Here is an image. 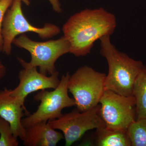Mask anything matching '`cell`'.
<instances>
[{
    "mask_svg": "<svg viewBox=\"0 0 146 146\" xmlns=\"http://www.w3.org/2000/svg\"><path fill=\"white\" fill-rule=\"evenodd\" d=\"M94 135L95 146H131L127 131L112 129L104 125L96 129Z\"/></svg>",
    "mask_w": 146,
    "mask_h": 146,
    "instance_id": "obj_12",
    "label": "cell"
},
{
    "mask_svg": "<svg viewBox=\"0 0 146 146\" xmlns=\"http://www.w3.org/2000/svg\"><path fill=\"white\" fill-rule=\"evenodd\" d=\"M101 117L107 127L127 131L136 121V101L133 96H123L105 90L100 101Z\"/></svg>",
    "mask_w": 146,
    "mask_h": 146,
    "instance_id": "obj_7",
    "label": "cell"
},
{
    "mask_svg": "<svg viewBox=\"0 0 146 146\" xmlns=\"http://www.w3.org/2000/svg\"><path fill=\"white\" fill-rule=\"evenodd\" d=\"M116 26L115 15L99 8L74 14L63 25L62 31L70 45V53L80 57L90 53L97 40L113 34Z\"/></svg>",
    "mask_w": 146,
    "mask_h": 146,
    "instance_id": "obj_1",
    "label": "cell"
},
{
    "mask_svg": "<svg viewBox=\"0 0 146 146\" xmlns=\"http://www.w3.org/2000/svg\"><path fill=\"white\" fill-rule=\"evenodd\" d=\"M16 1H19L21 2H23L26 5L29 6L30 4V2L29 0H16Z\"/></svg>",
    "mask_w": 146,
    "mask_h": 146,
    "instance_id": "obj_19",
    "label": "cell"
},
{
    "mask_svg": "<svg viewBox=\"0 0 146 146\" xmlns=\"http://www.w3.org/2000/svg\"><path fill=\"white\" fill-rule=\"evenodd\" d=\"M19 144L9 123L0 117V146H18Z\"/></svg>",
    "mask_w": 146,
    "mask_h": 146,
    "instance_id": "obj_15",
    "label": "cell"
},
{
    "mask_svg": "<svg viewBox=\"0 0 146 146\" xmlns=\"http://www.w3.org/2000/svg\"><path fill=\"white\" fill-rule=\"evenodd\" d=\"M19 83L15 89H11V94L25 104L29 95L35 91L56 88L59 84L58 71L48 76L38 72L36 67L23 68L18 73Z\"/></svg>",
    "mask_w": 146,
    "mask_h": 146,
    "instance_id": "obj_9",
    "label": "cell"
},
{
    "mask_svg": "<svg viewBox=\"0 0 146 146\" xmlns=\"http://www.w3.org/2000/svg\"><path fill=\"white\" fill-rule=\"evenodd\" d=\"M70 76L69 72L63 75L58 86L53 91L41 90L35 95V100L40 102V104L35 112L22 119V125L25 128L40 122L57 119L63 115L64 108L76 106L74 100L68 95Z\"/></svg>",
    "mask_w": 146,
    "mask_h": 146,
    "instance_id": "obj_5",
    "label": "cell"
},
{
    "mask_svg": "<svg viewBox=\"0 0 146 146\" xmlns=\"http://www.w3.org/2000/svg\"><path fill=\"white\" fill-rule=\"evenodd\" d=\"M106 76L84 65L70 76L68 91L72 95L79 110L84 112L99 104L105 90Z\"/></svg>",
    "mask_w": 146,
    "mask_h": 146,
    "instance_id": "obj_4",
    "label": "cell"
},
{
    "mask_svg": "<svg viewBox=\"0 0 146 146\" xmlns=\"http://www.w3.org/2000/svg\"><path fill=\"white\" fill-rule=\"evenodd\" d=\"M13 44L27 50L31 55L29 62L18 58L23 68L39 67V72L46 75H51L57 71L56 62L63 55L70 53V43L64 36L56 40L37 42L23 34L13 40Z\"/></svg>",
    "mask_w": 146,
    "mask_h": 146,
    "instance_id": "obj_3",
    "label": "cell"
},
{
    "mask_svg": "<svg viewBox=\"0 0 146 146\" xmlns=\"http://www.w3.org/2000/svg\"><path fill=\"white\" fill-rule=\"evenodd\" d=\"M13 1V0H0V52H2L3 44L1 33L3 21L7 11L11 6Z\"/></svg>",
    "mask_w": 146,
    "mask_h": 146,
    "instance_id": "obj_16",
    "label": "cell"
},
{
    "mask_svg": "<svg viewBox=\"0 0 146 146\" xmlns=\"http://www.w3.org/2000/svg\"><path fill=\"white\" fill-rule=\"evenodd\" d=\"M100 54L107 60L108 73L105 81V89L123 96H133V83L143 67V62L133 59L116 49L110 36L102 37Z\"/></svg>",
    "mask_w": 146,
    "mask_h": 146,
    "instance_id": "obj_2",
    "label": "cell"
},
{
    "mask_svg": "<svg viewBox=\"0 0 146 146\" xmlns=\"http://www.w3.org/2000/svg\"><path fill=\"white\" fill-rule=\"evenodd\" d=\"M33 32L43 39H48L60 33V29L53 24L46 23L43 27H36L30 23L24 16L21 2L13 0L5 13L3 21L2 35L3 42L2 52L6 55L11 54L13 40L19 35Z\"/></svg>",
    "mask_w": 146,
    "mask_h": 146,
    "instance_id": "obj_6",
    "label": "cell"
},
{
    "mask_svg": "<svg viewBox=\"0 0 146 146\" xmlns=\"http://www.w3.org/2000/svg\"><path fill=\"white\" fill-rule=\"evenodd\" d=\"M132 95L136 101V120L146 117V66L145 65L133 83Z\"/></svg>",
    "mask_w": 146,
    "mask_h": 146,
    "instance_id": "obj_13",
    "label": "cell"
},
{
    "mask_svg": "<svg viewBox=\"0 0 146 146\" xmlns=\"http://www.w3.org/2000/svg\"><path fill=\"white\" fill-rule=\"evenodd\" d=\"M100 109L99 104L84 112L76 108L57 119L48 121V123L53 128L63 132L65 146H71L80 139L86 131L104 125L100 115Z\"/></svg>",
    "mask_w": 146,
    "mask_h": 146,
    "instance_id": "obj_8",
    "label": "cell"
},
{
    "mask_svg": "<svg viewBox=\"0 0 146 146\" xmlns=\"http://www.w3.org/2000/svg\"><path fill=\"white\" fill-rule=\"evenodd\" d=\"M127 132L131 146H146V117L131 123Z\"/></svg>",
    "mask_w": 146,
    "mask_h": 146,
    "instance_id": "obj_14",
    "label": "cell"
},
{
    "mask_svg": "<svg viewBox=\"0 0 146 146\" xmlns=\"http://www.w3.org/2000/svg\"><path fill=\"white\" fill-rule=\"evenodd\" d=\"M52 6V8L55 12L58 13H60L62 12V9L61 8L60 3L58 0H48Z\"/></svg>",
    "mask_w": 146,
    "mask_h": 146,
    "instance_id": "obj_17",
    "label": "cell"
},
{
    "mask_svg": "<svg viewBox=\"0 0 146 146\" xmlns=\"http://www.w3.org/2000/svg\"><path fill=\"white\" fill-rule=\"evenodd\" d=\"M63 138V134L53 128L48 122L42 121L25 128L22 141L25 146H56Z\"/></svg>",
    "mask_w": 146,
    "mask_h": 146,
    "instance_id": "obj_11",
    "label": "cell"
},
{
    "mask_svg": "<svg viewBox=\"0 0 146 146\" xmlns=\"http://www.w3.org/2000/svg\"><path fill=\"white\" fill-rule=\"evenodd\" d=\"M24 112L29 114L25 104L11 94V89L5 88L0 91V117L9 123L14 136L22 141L25 132L22 123Z\"/></svg>",
    "mask_w": 146,
    "mask_h": 146,
    "instance_id": "obj_10",
    "label": "cell"
},
{
    "mask_svg": "<svg viewBox=\"0 0 146 146\" xmlns=\"http://www.w3.org/2000/svg\"><path fill=\"white\" fill-rule=\"evenodd\" d=\"M6 73V68L0 61V81L5 76Z\"/></svg>",
    "mask_w": 146,
    "mask_h": 146,
    "instance_id": "obj_18",
    "label": "cell"
}]
</instances>
